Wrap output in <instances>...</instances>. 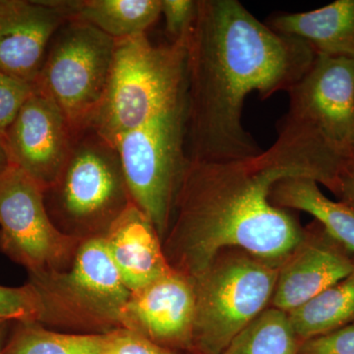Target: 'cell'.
Instances as JSON below:
<instances>
[{"label":"cell","instance_id":"obj_30","mask_svg":"<svg viewBox=\"0 0 354 354\" xmlns=\"http://www.w3.org/2000/svg\"><path fill=\"white\" fill-rule=\"evenodd\" d=\"M160 354H184L181 353H177V351H171V349H165L162 353Z\"/></svg>","mask_w":354,"mask_h":354},{"label":"cell","instance_id":"obj_29","mask_svg":"<svg viewBox=\"0 0 354 354\" xmlns=\"http://www.w3.org/2000/svg\"><path fill=\"white\" fill-rule=\"evenodd\" d=\"M14 322H1L0 323V354H2L4 346H6L7 339H8L9 333Z\"/></svg>","mask_w":354,"mask_h":354},{"label":"cell","instance_id":"obj_15","mask_svg":"<svg viewBox=\"0 0 354 354\" xmlns=\"http://www.w3.org/2000/svg\"><path fill=\"white\" fill-rule=\"evenodd\" d=\"M102 239L121 279L131 292L172 271L157 230L134 203Z\"/></svg>","mask_w":354,"mask_h":354},{"label":"cell","instance_id":"obj_12","mask_svg":"<svg viewBox=\"0 0 354 354\" xmlns=\"http://www.w3.org/2000/svg\"><path fill=\"white\" fill-rule=\"evenodd\" d=\"M195 295L192 281L172 270L131 292L122 310V328L162 348L192 354Z\"/></svg>","mask_w":354,"mask_h":354},{"label":"cell","instance_id":"obj_9","mask_svg":"<svg viewBox=\"0 0 354 354\" xmlns=\"http://www.w3.org/2000/svg\"><path fill=\"white\" fill-rule=\"evenodd\" d=\"M44 191L15 165L0 177V250L29 277L64 271L83 242L55 227Z\"/></svg>","mask_w":354,"mask_h":354},{"label":"cell","instance_id":"obj_8","mask_svg":"<svg viewBox=\"0 0 354 354\" xmlns=\"http://www.w3.org/2000/svg\"><path fill=\"white\" fill-rule=\"evenodd\" d=\"M115 44L97 28L70 19L48 46L32 90L57 104L76 134L91 127L104 102Z\"/></svg>","mask_w":354,"mask_h":354},{"label":"cell","instance_id":"obj_31","mask_svg":"<svg viewBox=\"0 0 354 354\" xmlns=\"http://www.w3.org/2000/svg\"><path fill=\"white\" fill-rule=\"evenodd\" d=\"M354 167V155H353V160H351V164H349V165H348V167Z\"/></svg>","mask_w":354,"mask_h":354},{"label":"cell","instance_id":"obj_10","mask_svg":"<svg viewBox=\"0 0 354 354\" xmlns=\"http://www.w3.org/2000/svg\"><path fill=\"white\" fill-rule=\"evenodd\" d=\"M288 93L290 106L281 122L309 133L349 165L354 155V60L316 55Z\"/></svg>","mask_w":354,"mask_h":354},{"label":"cell","instance_id":"obj_24","mask_svg":"<svg viewBox=\"0 0 354 354\" xmlns=\"http://www.w3.org/2000/svg\"><path fill=\"white\" fill-rule=\"evenodd\" d=\"M198 0H162L165 31L174 41H188L196 18Z\"/></svg>","mask_w":354,"mask_h":354},{"label":"cell","instance_id":"obj_23","mask_svg":"<svg viewBox=\"0 0 354 354\" xmlns=\"http://www.w3.org/2000/svg\"><path fill=\"white\" fill-rule=\"evenodd\" d=\"M32 86L0 72V134L4 135L32 94Z\"/></svg>","mask_w":354,"mask_h":354},{"label":"cell","instance_id":"obj_18","mask_svg":"<svg viewBox=\"0 0 354 354\" xmlns=\"http://www.w3.org/2000/svg\"><path fill=\"white\" fill-rule=\"evenodd\" d=\"M70 19L83 21L111 38L146 34L162 15V0H66Z\"/></svg>","mask_w":354,"mask_h":354},{"label":"cell","instance_id":"obj_16","mask_svg":"<svg viewBox=\"0 0 354 354\" xmlns=\"http://www.w3.org/2000/svg\"><path fill=\"white\" fill-rule=\"evenodd\" d=\"M270 27L308 44L315 55L354 60V0H337L315 10L283 14L272 20Z\"/></svg>","mask_w":354,"mask_h":354},{"label":"cell","instance_id":"obj_11","mask_svg":"<svg viewBox=\"0 0 354 354\" xmlns=\"http://www.w3.org/2000/svg\"><path fill=\"white\" fill-rule=\"evenodd\" d=\"M76 135L55 102L32 92L3 137L12 165L46 190L64 169Z\"/></svg>","mask_w":354,"mask_h":354},{"label":"cell","instance_id":"obj_14","mask_svg":"<svg viewBox=\"0 0 354 354\" xmlns=\"http://www.w3.org/2000/svg\"><path fill=\"white\" fill-rule=\"evenodd\" d=\"M354 254L315 221L281 265L270 307L290 312L353 272Z\"/></svg>","mask_w":354,"mask_h":354},{"label":"cell","instance_id":"obj_6","mask_svg":"<svg viewBox=\"0 0 354 354\" xmlns=\"http://www.w3.org/2000/svg\"><path fill=\"white\" fill-rule=\"evenodd\" d=\"M279 267L242 249L227 248L190 279L195 295L192 354H223L269 308Z\"/></svg>","mask_w":354,"mask_h":354},{"label":"cell","instance_id":"obj_21","mask_svg":"<svg viewBox=\"0 0 354 354\" xmlns=\"http://www.w3.org/2000/svg\"><path fill=\"white\" fill-rule=\"evenodd\" d=\"M299 344L288 313L269 307L232 339L223 354H297Z\"/></svg>","mask_w":354,"mask_h":354},{"label":"cell","instance_id":"obj_19","mask_svg":"<svg viewBox=\"0 0 354 354\" xmlns=\"http://www.w3.org/2000/svg\"><path fill=\"white\" fill-rule=\"evenodd\" d=\"M122 330L81 335L48 329L35 321L14 322L2 354H113Z\"/></svg>","mask_w":354,"mask_h":354},{"label":"cell","instance_id":"obj_2","mask_svg":"<svg viewBox=\"0 0 354 354\" xmlns=\"http://www.w3.org/2000/svg\"><path fill=\"white\" fill-rule=\"evenodd\" d=\"M315 57L308 44L274 31L237 0H198L187 46L188 160L262 152L242 125L247 95L288 92Z\"/></svg>","mask_w":354,"mask_h":354},{"label":"cell","instance_id":"obj_1","mask_svg":"<svg viewBox=\"0 0 354 354\" xmlns=\"http://www.w3.org/2000/svg\"><path fill=\"white\" fill-rule=\"evenodd\" d=\"M268 150L225 160H188L162 249L174 272L192 279L221 251L239 248L281 266L304 236L288 209L271 202L272 188L306 177L335 193L348 164L318 139L279 121Z\"/></svg>","mask_w":354,"mask_h":354},{"label":"cell","instance_id":"obj_25","mask_svg":"<svg viewBox=\"0 0 354 354\" xmlns=\"http://www.w3.org/2000/svg\"><path fill=\"white\" fill-rule=\"evenodd\" d=\"M297 354H354V323L300 342Z\"/></svg>","mask_w":354,"mask_h":354},{"label":"cell","instance_id":"obj_7","mask_svg":"<svg viewBox=\"0 0 354 354\" xmlns=\"http://www.w3.org/2000/svg\"><path fill=\"white\" fill-rule=\"evenodd\" d=\"M186 92L178 101L132 131L115 147L132 202L164 239L179 183L188 164Z\"/></svg>","mask_w":354,"mask_h":354},{"label":"cell","instance_id":"obj_26","mask_svg":"<svg viewBox=\"0 0 354 354\" xmlns=\"http://www.w3.org/2000/svg\"><path fill=\"white\" fill-rule=\"evenodd\" d=\"M165 348L158 346L142 335L122 330L120 344L113 354H160Z\"/></svg>","mask_w":354,"mask_h":354},{"label":"cell","instance_id":"obj_3","mask_svg":"<svg viewBox=\"0 0 354 354\" xmlns=\"http://www.w3.org/2000/svg\"><path fill=\"white\" fill-rule=\"evenodd\" d=\"M188 41L156 46L147 34L116 41L108 91L90 128L114 146L178 101L186 92Z\"/></svg>","mask_w":354,"mask_h":354},{"label":"cell","instance_id":"obj_17","mask_svg":"<svg viewBox=\"0 0 354 354\" xmlns=\"http://www.w3.org/2000/svg\"><path fill=\"white\" fill-rule=\"evenodd\" d=\"M271 202L285 209H299L315 218L330 236L354 254V209L326 197L318 183L306 177L286 179L272 188Z\"/></svg>","mask_w":354,"mask_h":354},{"label":"cell","instance_id":"obj_20","mask_svg":"<svg viewBox=\"0 0 354 354\" xmlns=\"http://www.w3.org/2000/svg\"><path fill=\"white\" fill-rule=\"evenodd\" d=\"M288 315L300 342L354 323V270Z\"/></svg>","mask_w":354,"mask_h":354},{"label":"cell","instance_id":"obj_27","mask_svg":"<svg viewBox=\"0 0 354 354\" xmlns=\"http://www.w3.org/2000/svg\"><path fill=\"white\" fill-rule=\"evenodd\" d=\"M335 195L339 198V202L354 209V167H348L342 174Z\"/></svg>","mask_w":354,"mask_h":354},{"label":"cell","instance_id":"obj_22","mask_svg":"<svg viewBox=\"0 0 354 354\" xmlns=\"http://www.w3.org/2000/svg\"><path fill=\"white\" fill-rule=\"evenodd\" d=\"M39 297L30 283L17 288L0 286V323L38 320Z\"/></svg>","mask_w":354,"mask_h":354},{"label":"cell","instance_id":"obj_5","mask_svg":"<svg viewBox=\"0 0 354 354\" xmlns=\"http://www.w3.org/2000/svg\"><path fill=\"white\" fill-rule=\"evenodd\" d=\"M39 297L37 322L59 332L106 335L123 329L131 295L109 257L104 239L83 241L64 271L29 277Z\"/></svg>","mask_w":354,"mask_h":354},{"label":"cell","instance_id":"obj_28","mask_svg":"<svg viewBox=\"0 0 354 354\" xmlns=\"http://www.w3.org/2000/svg\"><path fill=\"white\" fill-rule=\"evenodd\" d=\"M11 167L12 162L7 151L6 140L3 135L0 134V177L3 176Z\"/></svg>","mask_w":354,"mask_h":354},{"label":"cell","instance_id":"obj_4","mask_svg":"<svg viewBox=\"0 0 354 354\" xmlns=\"http://www.w3.org/2000/svg\"><path fill=\"white\" fill-rule=\"evenodd\" d=\"M44 196L55 227L81 241L104 237L133 203L115 147L92 128L76 135L64 169Z\"/></svg>","mask_w":354,"mask_h":354},{"label":"cell","instance_id":"obj_13","mask_svg":"<svg viewBox=\"0 0 354 354\" xmlns=\"http://www.w3.org/2000/svg\"><path fill=\"white\" fill-rule=\"evenodd\" d=\"M70 16L64 0H0V72L34 85Z\"/></svg>","mask_w":354,"mask_h":354}]
</instances>
